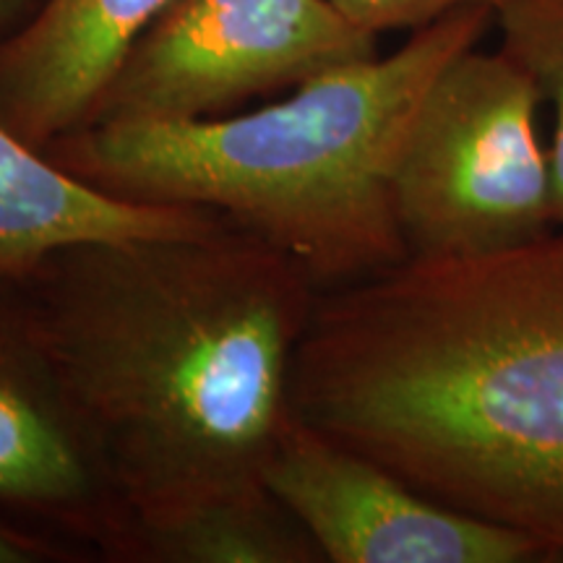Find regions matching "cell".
Returning <instances> with one entry per match:
<instances>
[{"mask_svg": "<svg viewBox=\"0 0 563 563\" xmlns=\"http://www.w3.org/2000/svg\"><path fill=\"white\" fill-rule=\"evenodd\" d=\"M16 282L136 532L266 485L319 298L292 258L224 220L68 245Z\"/></svg>", "mask_w": 563, "mask_h": 563, "instance_id": "obj_1", "label": "cell"}, {"mask_svg": "<svg viewBox=\"0 0 563 563\" xmlns=\"http://www.w3.org/2000/svg\"><path fill=\"white\" fill-rule=\"evenodd\" d=\"M290 415L563 563V230L319 292Z\"/></svg>", "mask_w": 563, "mask_h": 563, "instance_id": "obj_2", "label": "cell"}, {"mask_svg": "<svg viewBox=\"0 0 563 563\" xmlns=\"http://www.w3.org/2000/svg\"><path fill=\"white\" fill-rule=\"evenodd\" d=\"M493 24L496 11L470 5L258 110L89 123L42 152L118 199L214 211L292 258L319 292L336 290L410 258L397 214L407 136L435 76Z\"/></svg>", "mask_w": 563, "mask_h": 563, "instance_id": "obj_3", "label": "cell"}, {"mask_svg": "<svg viewBox=\"0 0 563 563\" xmlns=\"http://www.w3.org/2000/svg\"><path fill=\"white\" fill-rule=\"evenodd\" d=\"M543 104L504 47H470L435 76L397 170L410 258L488 256L559 230Z\"/></svg>", "mask_w": 563, "mask_h": 563, "instance_id": "obj_4", "label": "cell"}, {"mask_svg": "<svg viewBox=\"0 0 563 563\" xmlns=\"http://www.w3.org/2000/svg\"><path fill=\"white\" fill-rule=\"evenodd\" d=\"M378 55L332 0H170L87 123L203 121Z\"/></svg>", "mask_w": 563, "mask_h": 563, "instance_id": "obj_5", "label": "cell"}, {"mask_svg": "<svg viewBox=\"0 0 563 563\" xmlns=\"http://www.w3.org/2000/svg\"><path fill=\"white\" fill-rule=\"evenodd\" d=\"M0 522L76 561L136 563V519L70 405L16 279L0 277Z\"/></svg>", "mask_w": 563, "mask_h": 563, "instance_id": "obj_6", "label": "cell"}, {"mask_svg": "<svg viewBox=\"0 0 563 563\" xmlns=\"http://www.w3.org/2000/svg\"><path fill=\"white\" fill-rule=\"evenodd\" d=\"M264 481L329 563L543 561L522 534L435 501L292 415Z\"/></svg>", "mask_w": 563, "mask_h": 563, "instance_id": "obj_7", "label": "cell"}, {"mask_svg": "<svg viewBox=\"0 0 563 563\" xmlns=\"http://www.w3.org/2000/svg\"><path fill=\"white\" fill-rule=\"evenodd\" d=\"M170 0H42L0 40V123L45 150L81 129L141 32Z\"/></svg>", "mask_w": 563, "mask_h": 563, "instance_id": "obj_8", "label": "cell"}, {"mask_svg": "<svg viewBox=\"0 0 563 563\" xmlns=\"http://www.w3.org/2000/svg\"><path fill=\"white\" fill-rule=\"evenodd\" d=\"M224 222L214 211L118 199L89 186L0 123V277L21 279L68 245L183 235Z\"/></svg>", "mask_w": 563, "mask_h": 563, "instance_id": "obj_9", "label": "cell"}, {"mask_svg": "<svg viewBox=\"0 0 563 563\" xmlns=\"http://www.w3.org/2000/svg\"><path fill=\"white\" fill-rule=\"evenodd\" d=\"M136 563H323V555L262 485L144 527Z\"/></svg>", "mask_w": 563, "mask_h": 563, "instance_id": "obj_10", "label": "cell"}, {"mask_svg": "<svg viewBox=\"0 0 563 563\" xmlns=\"http://www.w3.org/2000/svg\"><path fill=\"white\" fill-rule=\"evenodd\" d=\"M501 47L532 76L543 102L553 108L548 144L555 224L563 230V0H517L496 13Z\"/></svg>", "mask_w": 563, "mask_h": 563, "instance_id": "obj_11", "label": "cell"}, {"mask_svg": "<svg viewBox=\"0 0 563 563\" xmlns=\"http://www.w3.org/2000/svg\"><path fill=\"white\" fill-rule=\"evenodd\" d=\"M352 24L371 34H384L394 30H420L433 24L446 13L485 5L490 11H501L517 0H332Z\"/></svg>", "mask_w": 563, "mask_h": 563, "instance_id": "obj_12", "label": "cell"}, {"mask_svg": "<svg viewBox=\"0 0 563 563\" xmlns=\"http://www.w3.org/2000/svg\"><path fill=\"white\" fill-rule=\"evenodd\" d=\"M76 561L66 548L40 534L0 522V563H60Z\"/></svg>", "mask_w": 563, "mask_h": 563, "instance_id": "obj_13", "label": "cell"}, {"mask_svg": "<svg viewBox=\"0 0 563 563\" xmlns=\"http://www.w3.org/2000/svg\"><path fill=\"white\" fill-rule=\"evenodd\" d=\"M26 5H30V0H0V40L16 30L13 21L24 16Z\"/></svg>", "mask_w": 563, "mask_h": 563, "instance_id": "obj_14", "label": "cell"}]
</instances>
